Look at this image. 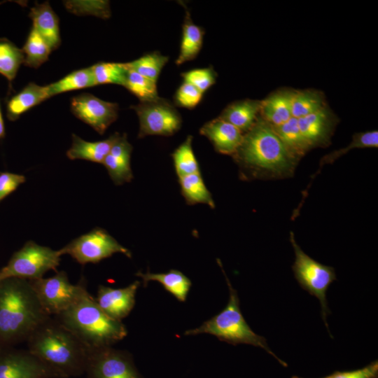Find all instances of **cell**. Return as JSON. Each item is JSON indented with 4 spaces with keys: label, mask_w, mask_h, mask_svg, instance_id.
<instances>
[{
    "label": "cell",
    "mask_w": 378,
    "mask_h": 378,
    "mask_svg": "<svg viewBox=\"0 0 378 378\" xmlns=\"http://www.w3.org/2000/svg\"><path fill=\"white\" fill-rule=\"evenodd\" d=\"M232 158L239 168L240 178L246 181L291 177L299 162L260 115L244 134Z\"/></svg>",
    "instance_id": "cell-1"
},
{
    "label": "cell",
    "mask_w": 378,
    "mask_h": 378,
    "mask_svg": "<svg viewBox=\"0 0 378 378\" xmlns=\"http://www.w3.org/2000/svg\"><path fill=\"white\" fill-rule=\"evenodd\" d=\"M51 316L42 307L27 279L0 281V346L26 341Z\"/></svg>",
    "instance_id": "cell-2"
},
{
    "label": "cell",
    "mask_w": 378,
    "mask_h": 378,
    "mask_svg": "<svg viewBox=\"0 0 378 378\" xmlns=\"http://www.w3.org/2000/svg\"><path fill=\"white\" fill-rule=\"evenodd\" d=\"M26 342L29 351L64 378L85 373L88 349L54 317L41 323Z\"/></svg>",
    "instance_id": "cell-3"
},
{
    "label": "cell",
    "mask_w": 378,
    "mask_h": 378,
    "mask_svg": "<svg viewBox=\"0 0 378 378\" xmlns=\"http://www.w3.org/2000/svg\"><path fill=\"white\" fill-rule=\"evenodd\" d=\"M52 317L88 350L111 346L127 335L122 321L108 316L88 290L70 307Z\"/></svg>",
    "instance_id": "cell-4"
},
{
    "label": "cell",
    "mask_w": 378,
    "mask_h": 378,
    "mask_svg": "<svg viewBox=\"0 0 378 378\" xmlns=\"http://www.w3.org/2000/svg\"><path fill=\"white\" fill-rule=\"evenodd\" d=\"M217 262L223 272L229 288L227 304L220 313L204 322L200 327L186 330L184 335H196L207 333L216 336L220 341L234 346L246 344L260 347L274 357L281 365L287 367V363L270 349L266 339L256 334L246 323L240 310L237 291L232 287L220 259H217Z\"/></svg>",
    "instance_id": "cell-5"
},
{
    "label": "cell",
    "mask_w": 378,
    "mask_h": 378,
    "mask_svg": "<svg viewBox=\"0 0 378 378\" xmlns=\"http://www.w3.org/2000/svg\"><path fill=\"white\" fill-rule=\"evenodd\" d=\"M289 239L295 253V261L291 267L294 276L302 289L319 300L321 316L329 332L326 318L331 311L328 307L326 293L330 284L337 280L335 270L305 253L296 242L292 231Z\"/></svg>",
    "instance_id": "cell-6"
},
{
    "label": "cell",
    "mask_w": 378,
    "mask_h": 378,
    "mask_svg": "<svg viewBox=\"0 0 378 378\" xmlns=\"http://www.w3.org/2000/svg\"><path fill=\"white\" fill-rule=\"evenodd\" d=\"M62 255L59 250H52L33 241H28L13 254L6 265L0 270V281L10 277L27 280L42 278L48 271H56Z\"/></svg>",
    "instance_id": "cell-7"
},
{
    "label": "cell",
    "mask_w": 378,
    "mask_h": 378,
    "mask_svg": "<svg viewBox=\"0 0 378 378\" xmlns=\"http://www.w3.org/2000/svg\"><path fill=\"white\" fill-rule=\"evenodd\" d=\"M29 281L42 307L51 316L67 309L87 290L83 279L72 284L64 271L49 278Z\"/></svg>",
    "instance_id": "cell-8"
},
{
    "label": "cell",
    "mask_w": 378,
    "mask_h": 378,
    "mask_svg": "<svg viewBox=\"0 0 378 378\" xmlns=\"http://www.w3.org/2000/svg\"><path fill=\"white\" fill-rule=\"evenodd\" d=\"M59 251L62 255H69L80 265L97 263L116 253L132 257L129 249L100 227L94 228L73 239Z\"/></svg>",
    "instance_id": "cell-9"
},
{
    "label": "cell",
    "mask_w": 378,
    "mask_h": 378,
    "mask_svg": "<svg viewBox=\"0 0 378 378\" xmlns=\"http://www.w3.org/2000/svg\"><path fill=\"white\" fill-rule=\"evenodd\" d=\"M131 108L136 111L139 120L138 138L150 135L170 136L181 127L180 113L164 98L158 97L150 101L140 102Z\"/></svg>",
    "instance_id": "cell-10"
},
{
    "label": "cell",
    "mask_w": 378,
    "mask_h": 378,
    "mask_svg": "<svg viewBox=\"0 0 378 378\" xmlns=\"http://www.w3.org/2000/svg\"><path fill=\"white\" fill-rule=\"evenodd\" d=\"M85 372L88 378H142L131 354L112 346L88 350Z\"/></svg>",
    "instance_id": "cell-11"
},
{
    "label": "cell",
    "mask_w": 378,
    "mask_h": 378,
    "mask_svg": "<svg viewBox=\"0 0 378 378\" xmlns=\"http://www.w3.org/2000/svg\"><path fill=\"white\" fill-rule=\"evenodd\" d=\"M0 378H64L28 350L0 351Z\"/></svg>",
    "instance_id": "cell-12"
},
{
    "label": "cell",
    "mask_w": 378,
    "mask_h": 378,
    "mask_svg": "<svg viewBox=\"0 0 378 378\" xmlns=\"http://www.w3.org/2000/svg\"><path fill=\"white\" fill-rule=\"evenodd\" d=\"M70 108L76 118L101 135L118 118V104L104 101L89 93L73 97Z\"/></svg>",
    "instance_id": "cell-13"
},
{
    "label": "cell",
    "mask_w": 378,
    "mask_h": 378,
    "mask_svg": "<svg viewBox=\"0 0 378 378\" xmlns=\"http://www.w3.org/2000/svg\"><path fill=\"white\" fill-rule=\"evenodd\" d=\"M339 122L337 116L328 106L298 119L300 130L310 149L331 144V139Z\"/></svg>",
    "instance_id": "cell-14"
},
{
    "label": "cell",
    "mask_w": 378,
    "mask_h": 378,
    "mask_svg": "<svg viewBox=\"0 0 378 378\" xmlns=\"http://www.w3.org/2000/svg\"><path fill=\"white\" fill-rule=\"evenodd\" d=\"M139 286L140 281L138 280L122 288H113L100 285L95 300L108 316L122 321L134 308L135 296Z\"/></svg>",
    "instance_id": "cell-15"
},
{
    "label": "cell",
    "mask_w": 378,
    "mask_h": 378,
    "mask_svg": "<svg viewBox=\"0 0 378 378\" xmlns=\"http://www.w3.org/2000/svg\"><path fill=\"white\" fill-rule=\"evenodd\" d=\"M216 152L233 155L241 145L244 134L236 127L218 117L206 122L200 130Z\"/></svg>",
    "instance_id": "cell-16"
},
{
    "label": "cell",
    "mask_w": 378,
    "mask_h": 378,
    "mask_svg": "<svg viewBox=\"0 0 378 378\" xmlns=\"http://www.w3.org/2000/svg\"><path fill=\"white\" fill-rule=\"evenodd\" d=\"M132 148V146L127 141V134L120 135L102 163L106 169L111 179L117 186L129 183L133 178L130 167Z\"/></svg>",
    "instance_id": "cell-17"
},
{
    "label": "cell",
    "mask_w": 378,
    "mask_h": 378,
    "mask_svg": "<svg viewBox=\"0 0 378 378\" xmlns=\"http://www.w3.org/2000/svg\"><path fill=\"white\" fill-rule=\"evenodd\" d=\"M32 20V28L46 41L52 50L60 43L59 19L49 2L36 3L29 14Z\"/></svg>",
    "instance_id": "cell-18"
},
{
    "label": "cell",
    "mask_w": 378,
    "mask_h": 378,
    "mask_svg": "<svg viewBox=\"0 0 378 378\" xmlns=\"http://www.w3.org/2000/svg\"><path fill=\"white\" fill-rule=\"evenodd\" d=\"M292 90H279L262 100L260 117L272 127H278L292 118Z\"/></svg>",
    "instance_id": "cell-19"
},
{
    "label": "cell",
    "mask_w": 378,
    "mask_h": 378,
    "mask_svg": "<svg viewBox=\"0 0 378 378\" xmlns=\"http://www.w3.org/2000/svg\"><path fill=\"white\" fill-rule=\"evenodd\" d=\"M262 100L246 99L228 104L219 118L239 129L244 134L254 125L261 108Z\"/></svg>",
    "instance_id": "cell-20"
},
{
    "label": "cell",
    "mask_w": 378,
    "mask_h": 378,
    "mask_svg": "<svg viewBox=\"0 0 378 378\" xmlns=\"http://www.w3.org/2000/svg\"><path fill=\"white\" fill-rule=\"evenodd\" d=\"M120 135L115 132L104 140L87 141L73 134L72 144L66 152V156L71 160H84L102 163Z\"/></svg>",
    "instance_id": "cell-21"
},
{
    "label": "cell",
    "mask_w": 378,
    "mask_h": 378,
    "mask_svg": "<svg viewBox=\"0 0 378 378\" xmlns=\"http://www.w3.org/2000/svg\"><path fill=\"white\" fill-rule=\"evenodd\" d=\"M51 97L47 85L34 83L27 84L20 92L12 97L6 104V115L15 121L31 108Z\"/></svg>",
    "instance_id": "cell-22"
},
{
    "label": "cell",
    "mask_w": 378,
    "mask_h": 378,
    "mask_svg": "<svg viewBox=\"0 0 378 378\" xmlns=\"http://www.w3.org/2000/svg\"><path fill=\"white\" fill-rule=\"evenodd\" d=\"M187 8L186 7L180 52L175 62L178 66L195 59L200 52L203 44L204 31L201 27L193 23Z\"/></svg>",
    "instance_id": "cell-23"
},
{
    "label": "cell",
    "mask_w": 378,
    "mask_h": 378,
    "mask_svg": "<svg viewBox=\"0 0 378 378\" xmlns=\"http://www.w3.org/2000/svg\"><path fill=\"white\" fill-rule=\"evenodd\" d=\"M136 276L143 279L144 286L150 281L160 283L167 291L173 295L178 301L185 302L192 283L184 274L176 270H170L165 273H146L138 272Z\"/></svg>",
    "instance_id": "cell-24"
},
{
    "label": "cell",
    "mask_w": 378,
    "mask_h": 378,
    "mask_svg": "<svg viewBox=\"0 0 378 378\" xmlns=\"http://www.w3.org/2000/svg\"><path fill=\"white\" fill-rule=\"evenodd\" d=\"M181 192L188 205L204 204L215 208L211 193L206 188L200 172L178 178Z\"/></svg>",
    "instance_id": "cell-25"
},
{
    "label": "cell",
    "mask_w": 378,
    "mask_h": 378,
    "mask_svg": "<svg viewBox=\"0 0 378 378\" xmlns=\"http://www.w3.org/2000/svg\"><path fill=\"white\" fill-rule=\"evenodd\" d=\"M327 106L324 94L316 90H293L292 117L297 119L307 116Z\"/></svg>",
    "instance_id": "cell-26"
},
{
    "label": "cell",
    "mask_w": 378,
    "mask_h": 378,
    "mask_svg": "<svg viewBox=\"0 0 378 378\" xmlns=\"http://www.w3.org/2000/svg\"><path fill=\"white\" fill-rule=\"evenodd\" d=\"M272 128L297 160H300L311 150L300 130L297 118L292 117L285 123Z\"/></svg>",
    "instance_id": "cell-27"
},
{
    "label": "cell",
    "mask_w": 378,
    "mask_h": 378,
    "mask_svg": "<svg viewBox=\"0 0 378 378\" xmlns=\"http://www.w3.org/2000/svg\"><path fill=\"white\" fill-rule=\"evenodd\" d=\"M24 53L14 43L6 38H0V74L6 78L9 83L10 94L11 84L17 72L24 63Z\"/></svg>",
    "instance_id": "cell-28"
},
{
    "label": "cell",
    "mask_w": 378,
    "mask_h": 378,
    "mask_svg": "<svg viewBox=\"0 0 378 378\" xmlns=\"http://www.w3.org/2000/svg\"><path fill=\"white\" fill-rule=\"evenodd\" d=\"M91 67L78 69L48 86L51 97L71 90L96 86Z\"/></svg>",
    "instance_id": "cell-29"
},
{
    "label": "cell",
    "mask_w": 378,
    "mask_h": 378,
    "mask_svg": "<svg viewBox=\"0 0 378 378\" xmlns=\"http://www.w3.org/2000/svg\"><path fill=\"white\" fill-rule=\"evenodd\" d=\"M24 64L36 69L46 62L52 51L46 41L31 28L22 48Z\"/></svg>",
    "instance_id": "cell-30"
},
{
    "label": "cell",
    "mask_w": 378,
    "mask_h": 378,
    "mask_svg": "<svg viewBox=\"0 0 378 378\" xmlns=\"http://www.w3.org/2000/svg\"><path fill=\"white\" fill-rule=\"evenodd\" d=\"M192 136L186 140L172 153L178 178L200 172L198 162L192 147Z\"/></svg>",
    "instance_id": "cell-31"
},
{
    "label": "cell",
    "mask_w": 378,
    "mask_h": 378,
    "mask_svg": "<svg viewBox=\"0 0 378 378\" xmlns=\"http://www.w3.org/2000/svg\"><path fill=\"white\" fill-rule=\"evenodd\" d=\"M96 85L116 84L125 86L129 67L127 63L99 62L90 66Z\"/></svg>",
    "instance_id": "cell-32"
},
{
    "label": "cell",
    "mask_w": 378,
    "mask_h": 378,
    "mask_svg": "<svg viewBox=\"0 0 378 378\" xmlns=\"http://www.w3.org/2000/svg\"><path fill=\"white\" fill-rule=\"evenodd\" d=\"M378 147V132L377 130L367 131L355 133L352 141L349 144L340 150H335L328 155L323 157L319 163V169L312 177L314 178L321 170V167L327 164H332L337 159L342 157L349 150L354 148H377Z\"/></svg>",
    "instance_id": "cell-33"
},
{
    "label": "cell",
    "mask_w": 378,
    "mask_h": 378,
    "mask_svg": "<svg viewBox=\"0 0 378 378\" xmlns=\"http://www.w3.org/2000/svg\"><path fill=\"white\" fill-rule=\"evenodd\" d=\"M168 60L169 57L167 56L162 55L160 52L154 51L145 54L127 64L130 69L157 82L162 68Z\"/></svg>",
    "instance_id": "cell-34"
},
{
    "label": "cell",
    "mask_w": 378,
    "mask_h": 378,
    "mask_svg": "<svg viewBox=\"0 0 378 378\" xmlns=\"http://www.w3.org/2000/svg\"><path fill=\"white\" fill-rule=\"evenodd\" d=\"M140 102H147L158 97L156 82L130 69L124 86Z\"/></svg>",
    "instance_id": "cell-35"
},
{
    "label": "cell",
    "mask_w": 378,
    "mask_h": 378,
    "mask_svg": "<svg viewBox=\"0 0 378 378\" xmlns=\"http://www.w3.org/2000/svg\"><path fill=\"white\" fill-rule=\"evenodd\" d=\"M184 82L188 83L201 92H205L216 80L217 74L212 66L194 69L181 74Z\"/></svg>",
    "instance_id": "cell-36"
},
{
    "label": "cell",
    "mask_w": 378,
    "mask_h": 378,
    "mask_svg": "<svg viewBox=\"0 0 378 378\" xmlns=\"http://www.w3.org/2000/svg\"><path fill=\"white\" fill-rule=\"evenodd\" d=\"M202 95L195 86L183 81L174 94V103L179 107L192 109L201 102Z\"/></svg>",
    "instance_id": "cell-37"
},
{
    "label": "cell",
    "mask_w": 378,
    "mask_h": 378,
    "mask_svg": "<svg viewBox=\"0 0 378 378\" xmlns=\"http://www.w3.org/2000/svg\"><path fill=\"white\" fill-rule=\"evenodd\" d=\"M291 378H302L292 376ZM321 378H378V360H375L366 366L354 370L334 371Z\"/></svg>",
    "instance_id": "cell-38"
},
{
    "label": "cell",
    "mask_w": 378,
    "mask_h": 378,
    "mask_svg": "<svg viewBox=\"0 0 378 378\" xmlns=\"http://www.w3.org/2000/svg\"><path fill=\"white\" fill-rule=\"evenodd\" d=\"M25 181L24 175L8 172H0V202Z\"/></svg>",
    "instance_id": "cell-39"
},
{
    "label": "cell",
    "mask_w": 378,
    "mask_h": 378,
    "mask_svg": "<svg viewBox=\"0 0 378 378\" xmlns=\"http://www.w3.org/2000/svg\"><path fill=\"white\" fill-rule=\"evenodd\" d=\"M5 136V127L4 122L2 117V113L0 108V139L4 138Z\"/></svg>",
    "instance_id": "cell-40"
},
{
    "label": "cell",
    "mask_w": 378,
    "mask_h": 378,
    "mask_svg": "<svg viewBox=\"0 0 378 378\" xmlns=\"http://www.w3.org/2000/svg\"><path fill=\"white\" fill-rule=\"evenodd\" d=\"M1 347L0 346V351H1Z\"/></svg>",
    "instance_id": "cell-41"
}]
</instances>
